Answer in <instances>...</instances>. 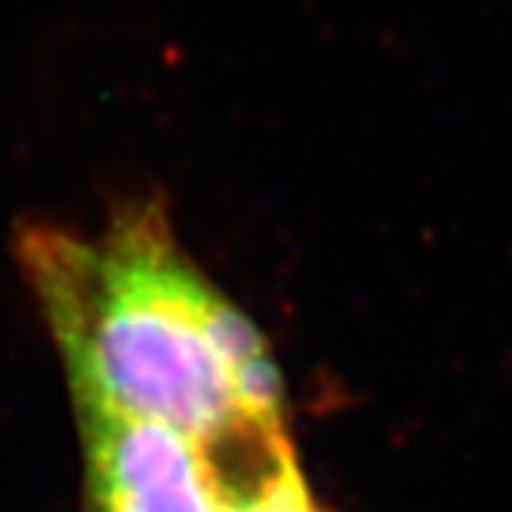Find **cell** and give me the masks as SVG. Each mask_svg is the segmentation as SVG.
Masks as SVG:
<instances>
[{
	"instance_id": "6da1fadb",
	"label": "cell",
	"mask_w": 512,
	"mask_h": 512,
	"mask_svg": "<svg viewBox=\"0 0 512 512\" xmlns=\"http://www.w3.org/2000/svg\"><path fill=\"white\" fill-rule=\"evenodd\" d=\"M16 260L78 411L158 423L195 451L284 423L263 334L189 260L158 207L121 210L96 235L22 229Z\"/></svg>"
},
{
	"instance_id": "7a4b0ae2",
	"label": "cell",
	"mask_w": 512,
	"mask_h": 512,
	"mask_svg": "<svg viewBox=\"0 0 512 512\" xmlns=\"http://www.w3.org/2000/svg\"><path fill=\"white\" fill-rule=\"evenodd\" d=\"M96 512H219L204 463L173 429L78 411Z\"/></svg>"
},
{
	"instance_id": "3957f363",
	"label": "cell",
	"mask_w": 512,
	"mask_h": 512,
	"mask_svg": "<svg viewBox=\"0 0 512 512\" xmlns=\"http://www.w3.org/2000/svg\"><path fill=\"white\" fill-rule=\"evenodd\" d=\"M219 512H318L312 491L300 472V463L275 472L253 491L219 506Z\"/></svg>"
}]
</instances>
